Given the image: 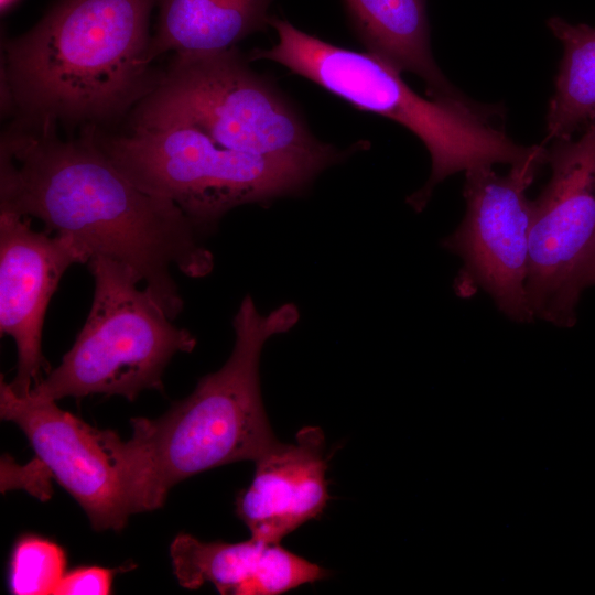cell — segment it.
<instances>
[{
	"instance_id": "obj_7",
	"label": "cell",
	"mask_w": 595,
	"mask_h": 595,
	"mask_svg": "<svg viewBox=\"0 0 595 595\" xmlns=\"http://www.w3.org/2000/svg\"><path fill=\"white\" fill-rule=\"evenodd\" d=\"M87 264L94 278L88 316L60 366L29 396L57 401L100 393L133 401L143 390L163 391L167 364L177 353H191L196 338L138 286L132 269L102 256Z\"/></svg>"
},
{
	"instance_id": "obj_4",
	"label": "cell",
	"mask_w": 595,
	"mask_h": 595,
	"mask_svg": "<svg viewBox=\"0 0 595 595\" xmlns=\"http://www.w3.org/2000/svg\"><path fill=\"white\" fill-rule=\"evenodd\" d=\"M269 25L277 32V44L253 50L250 62L279 63L358 109L402 125L423 142L431 156V174L407 198L415 212L424 209L434 187L446 177L482 165H512L533 151L534 145H519L493 125L495 110L477 108L467 99L424 98L397 68L368 51L331 44L275 17Z\"/></svg>"
},
{
	"instance_id": "obj_14",
	"label": "cell",
	"mask_w": 595,
	"mask_h": 595,
	"mask_svg": "<svg viewBox=\"0 0 595 595\" xmlns=\"http://www.w3.org/2000/svg\"><path fill=\"white\" fill-rule=\"evenodd\" d=\"M351 24L368 52L400 73L425 84L428 96L466 99L450 84L434 61L425 0H344Z\"/></svg>"
},
{
	"instance_id": "obj_16",
	"label": "cell",
	"mask_w": 595,
	"mask_h": 595,
	"mask_svg": "<svg viewBox=\"0 0 595 595\" xmlns=\"http://www.w3.org/2000/svg\"><path fill=\"white\" fill-rule=\"evenodd\" d=\"M563 56L547 112L544 142L573 139L595 120V28L552 17L547 22Z\"/></svg>"
},
{
	"instance_id": "obj_6",
	"label": "cell",
	"mask_w": 595,
	"mask_h": 595,
	"mask_svg": "<svg viewBox=\"0 0 595 595\" xmlns=\"http://www.w3.org/2000/svg\"><path fill=\"white\" fill-rule=\"evenodd\" d=\"M237 47L174 55L166 72L134 106L133 127L190 123L238 152L301 158L337 153Z\"/></svg>"
},
{
	"instance_id": "obj_20",
	"label": "cell",
	"mask_w": 595,
	"mask_h": 595,
	"mask_svg": "<svg viewBox=\"0 0 595 595\" xmlns=\"http://www.w3.org/2000/svg\"><path fill=\"white\" fill-rule=\"evenodd\" d=\"M18 0H0L1 12L7 11L11 8Z\"/></svg>"
},
{
	"instance_id": "obj_19",
	"label": "cell",
	"mask_w": 595,
	"mask_h": 595,
	"mask_svg": "<svg viewBox=\"0 0 595 595\" xmlns=\"http://www.w3.org/2000/svg\"><path fill=\"white\" fill-rule=\"evenodd\" d=\"M580 284L582 290L595 285V244L582 268Z\"/></svg>"
},
{
	"instance_id": "obj_12",
	"label": "cell",
	"mask_w": 595,
	"mask_h": 595,
	"mask_svg": "<svg viewBox=\"0 0 595 595\" xmlns=\"http://www.w3.org/2000/svg\"><path fill=\"white\" fill-rule=\"evenodd\" d=\"M325 439L318 426L298 431L295 442H279L258 458L250 485L236 498V513L252 538L280 543L317 518L327 506Z\"/></svg>"
},
{
	"instance_id": "obj_2",
	"label": "cell",
	"mask_w": 595,
	"mask_h": 595,
	"mask_svg": "<svg viewBox=\"0 0 595 595\" xmlns=\"http://www.w3.org/2000/svg\"><path fill=\"white\" fill-rule=\"evenodd\" d=\"M159 0H58L24 34L6 41L2 104L32 127H97L154 86L145 61Z\"/></svg>"
},
{
	"instance_id": "obj_3",
	"label": "cell",
	"mask_w": 595,
	"mask_h": 595,
	"mask_svg": "<svg viewBox=\"0 0 595 595\" xmlns=\"http://www.w3.org/2000/svg\"><path fill=\"white\" fill-rule=\"evenodd\" d=\"M299 320L294 304L259 313L246 295L232 320V351L217 371L156 419H131L121 440L133 513L164 504L170 489L198 473L238 461L256 462L279 441L264 411L259 361L266 342Z\"/></svg>"
},
{
	"instance_id": "obj_17",
	"label": "cell",
	"mask_w": 595,
	"mask_h": 595,
	"mask_svg": "<svg viewBox=\"0 0 595 595\" xmlns=\"http://www.w3.org/2000/svg\"><path fill=\"white\" fill-rule=\"evenodd\" d=\"M66 553L57 543L36 536L17 541L11 554L9 587L15 595H55L66 572Z\"/></svg>"
},
{
	"instance_id": "obj_11",
	"label": "cell",
	"mask_w": 595,
	"mask_h": 595,
	"mask_svg": "<svg viewBox=\"0 0 595 595\" xmlns=\"http://www.w3.org/2000/svg\"><path fill=\"white\" fill-rule=\"evenodd\" d=\"M35 230L30 217L0 210V332L18 350L13 392L26 397L42 381L47 363L42 327L53 293L65 271L87 258L69 237Z\"/></svg>"
},
{
	"instance_id": "obj_8",
	"label": "cell",
	"mask_w": 595,
	"mask_h": 595,
	"mask_svg": "<svg viewBox=\"0 0 595 595\" xmlns=\"http://www.w3.org/2000/svg\"><path fill=\"white\" fill-rule=\"evenodd\" d=\"M547 156L548 148L538 144L506 175L497 174L493 165L467 170L465 216L441 242L463 261L454 281L456 294L469 298L482 290L516 323L534 321L526 291L532 210L527 191Z\"/></svg>"
},
{
	"instance_id": "obj_13",
	"label": "cell",
	"mask_w": 595,
	"mask_h": 595,
	"mask_svg": "<svg viewBox=\"0 0 595 595\" xmlns=\"http://www.w3.org/2000/svg\"><path fill=\"white\" fill-rule=\"evenodd\" d=\"M170 554L181 586L197 589L212 583L220 594L280 595L327 577L328 572L306 559L250 537L249 540L203 542L177 534Z\"/></svg>"
},
{
	"instance_id": "obj_9",
	"label": "cell",
	"mask_w": 595,
	"mask_h": 595,
	"mask_svg": "<svg viewBox=\"0 0 595 595\" xmlns=\"http://www.w3.org/2000/svg\"><path fill=\"white\" fill-rule=\"evenodd\" d=\"M548 149L551 177L532 201L526 283L534 320L576 323L582 268L595 244V120Z\"/></svg>"
},
{
	"instance_id": "obj_18",
	"label": "cell",
	"mask_w": 595,
	"mask_h": 595,
	"mask_svg": "<svg viewBox=\"0 0 595 595\" xmlns=\"http://www.w3.org/2000/svg\"><path fill=\"white\" fill-rule=\"evenodd\" d=\"M119 570L82 566L67 572L55 595H107L111 593L115 574Z\"/></svg>"
},
{
	"instance_id": "obj_5",
	"label": "cell",
	"mask_w": 595,
	"mask_h": 595,
	"mask_svg": "<svg viewBox=\"0 0 595 595\" xmlns=\"http://www.w3.org/2000/svg\"><path fill=\"white\" fill-rule=\"evenodd\" d=\"M88 133L111 162L145 192L174 203L202 236L214 231L232 208L295 195L348 151L272 158L238 152L216 143L185 122L132 127L119 136Z\"/></svg>"
},
{
	"instance_id": "obj_1",
	"label": "cell",
	"mask_w": 595,
	"mask_h": 595,
	"mask_svg": "<svg viewBox=\"0 0 595 595\" xmlns=\"http://www.w3.org/2000/svg\"><path fill=\"white\" fill-rule=\"evenodd\" d=\"M0 210L37 218L72 238L88 261L102 256L126 264L172 320L184 306L172 269L197 279L214 268L187 216L134 184L87 130L64 141L55 127L14 122L1 139Z\"/></svg>"
},
{
	"instance_id": "obj_10",
	"label": "cell",
	"mask_w": 595,
	"mask_h": 595,
	"mask_svg": "<svg viewBox=\"0 0 595 595\" xmlns=\"http://www.w3.org/2000/svg\"><path fill=\"white\" fill-rule=\"evenodd\" d=\"M0 416L24 433L37 459L80 505L95 530L120 531L132 511L119 435L57 407L20 397L0 379Z\"/></svg>"
},
{
	"instance_id": "obj_15",
	"label": "cell",
	"mask_w": 595,
	"mask_h": 595,
	"mask_svg": "<svg viewBox=\"0 0 595 595\" xmlns=\"http://www.w3.org/2000/svg\"><path fill=\"white\" fill-rule=\"evenodd\" d=\"M272 0H159L155 33L145 61L173 51L175 55L214 53L235 47L264 30Z\"/></svg>"
}]
</instances>
